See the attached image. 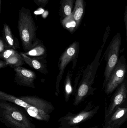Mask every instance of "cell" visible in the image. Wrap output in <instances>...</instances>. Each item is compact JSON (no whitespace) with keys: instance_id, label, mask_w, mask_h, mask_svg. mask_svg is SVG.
<instances>
[{"instance_id":"obj_18","label":"cell","mask_w":127,"mask_h":128,"mask_svg":"<svg viewBox=\"0 0 127 128\" xmlns=\"http://www.w3.org/2000/svg\"><path fill=\"white\" fill-rule=\"evenodd\" d=\"M76 0H61L59 13L60 18H63L71 14Z\"/></svg>"},{"instance_id":"obj_23","label":"cell","mask_w":127,"mask_h":128,"mask_svg":"<svg viewBox=\"0 0 127 128\" xmlns=\"http://www.w3.org/2000/svg\"><path fill=\"white\" fill-rule=\"evenodd\" d=\"M84 71V70H83V68H82V69L79 70L77 73V75H76L74 85V88H73V95H75V93L77 92L78 85L79 84V80L80 79L81 77L82 76V74H83Z\"/></svg>"},{"instance_id":"obj_31","label":"cell","mask_w":127,"mask_h":128,"mask_svg":"<svg viewBox=\"0 0 127 128\" xmlns=\"http://www.w3.org/2000/svg\"></svg>"},{"instance_id":"obj_9","label":"cell","mask_w":127,"mask_h":128,"mask_svg":"<svg viewBox=\"0 0 127 128\" xmlns=\"http://www.w3.org/2000/svg\"><path fill=\"white\" fill-rule=\"evenodd\" d=\"M126 101H127V77L116 89L110 100L109 106L105 108V119L110 116L118 106Z\"/></svg>"},{"instance_id":"obj_28","label":"cell","mask_w":127,"mask_h":128,"mask_svg":"<svg viewBox=\"0 0 127 128\" xmlns=\"http://www.w3.org/2000/svg\"><path fill=\"white\" fill-rule=\"evenodd\" d=\"M8 66L6 61L0 59V69L6 67Z\"/></svg>"},{"instance_id":"obj_10","label":"cell","mask_w":127,"mask_h":128,"mask_svg":"<svg viewBox=\"0 0 127 128\" xmlns=\"http://www.w3.org/2000/svg\"><path fill=\"white\" fill-rule=\"evenodd\" d=\"M15 82L18 85L34 88V81L37 78L35 72L21 66L14 68Z\"/></svg>"},{"instance_id":"obj_17","label":"cell","mask_w":127,"mask_h":128,"mask_svg":"<svg viewBox=\"0 0 127 128\" xmlns=\"http://www.w3.org/2000/svg\"><path fill=\"white\" fill-rule=\"evenodd\" d=\"M0 100L13 103L24 109L31 106L25 102L20 99L18 97H15L1 91H0Z\"/></svg>"},{"instance_id":"obj_21","label":"cell","mask_w":127,"mask_h":128,"mask_svg":"<svg viewBox=\"0 0 127 128\" xmlns=\"http://www.w3.org/2000/svg\"><path fill=\"white\" fill-rule=\"evenodd\" d=\"M4 61L6 62L8 66L13 68L21 66L25 64L20 53Z\"/></svg>"},{"instance_id":"obj_3","label":"cell","mask_w":127,"mask_h":128,"mask_svg":"<svg viewBox=\"0 0 127 128\" xmlns=\"http://www.w3.org/2000/svg\"><path fill=\"white\" fill-rule=\"evenodd\" d=\"M18 29L22 48L27 52L32 48L37 39V28L30 10L24 6L19 11Z\"/></svg>"},{"instance_id":"obj_7","label":"cell","mask_w":127,"mask_h":128,"mask_svg":"<svg viewBox=\"0 0 127 128\" xmlns=\"http://www.w3.org/2000/svg\"><path fill=\"white\" fill-rule=\"evenodd\" d=\"M127 77V64L125 55L119 58L105 86V92L107 94L112 93L124 82Z\"/></svg>"},{"instance_id":"obj_4","label":"cell","mask_w":127,"mask_h":128,"mask_svg":"<svg viewBox=\"0 0 127 128\" xmlns=\"http://www.w3.org/2000/svg\"><path fill=\"white\" fill-rule=\"evenodd\" d=\"M121 41V34L120 33H118L111 40L104 53V57H105L104 59L106 62V64L104 71L103 89L105 88L111 73L119 60Z\"/></svg>"},{"instance_id":"obj_13","label":"cell","mask_w":127,"mask_h":128,"mask_svg":"<svg viewBox=\"0 0 127 128\" xmlns=\"http://www.w3.org/2000/svg\"><path fill=\"white\" fill-rule=\"evenodd\" d=\"M28 56L35 58H46L47 50L42 40L37 38L32 48L28 52H24Z\"/></svg>"},{"instance_id":"obj_11","label":"cell","mask_w":127,"mask_h":128,"mask_svg":"<svg viewBox=\"0 0 127 128\" xmlns=\"http://www.w3.org/2000/svg\"><path fill=\"white\" fill-rule=\"evenodd\" d=\"M20 99L33 106L37 108L50 114L54 110V107L51 102L37 96H19Z\"/></svg>"},{"instance_id":"obj_24","label":"cell","mask_w":127,"mask_h":128,"mask_svg":"<svg viewBox=\"0 0 127 128\" xmlns=\"http://www.w3.org/2000/svg\"><path fill=\"white\" fill-rule=\"evenodd\" d=\"M110 26H108L107 27L106 29V32L104 33V35L103 39V42L102 44V46H101V48L103 49L104 47L105 46V44L107 40L109 35L110 33Z\"/></svg>"},{"instance_id":"obj_12","label":"cell","mask_w":127,"mask_h":128,"mask_svg":"<svg viewBox=\"0 0 127 128\" xmlns=\"http://www.w3.org/2000/svg\"><path fill=\"white\" fill-rule=\"evenodd\" d=\"M24 61L30 67L43 74H48L46 58H35L28 56L24 52H20Z\"/></svg>"},{"instance_id":"obj_2","label":"cell","mask_w":127,"mask_h":128,"mask_svg":"<svg viewBox=\"0 0 127 128\" xmlns=\"http://www.w3.org/2000/svg\"><path fill=\"white\" fill-rule=\"evenodd\" d=\"M0 121L8 128H36L22 110L4 101H0Z\"/></svg>"},{"instance_id":"obj_25","label":"cell","mask_w":127,"mask_h":128,"mask_svg":"<svg viewBox=\"0 0 127 128\" xmlns=\"http://www.w3.org/2000/svg\"><path fill=\"white\" fill-rule=\"evenodd\" d=\"M9 48H10L9 47L3 39L1 38L0 39V53H2L4 51Z\"/></svg>"},{"instance_id":"obj_32","label":"cell","mask_w":127,"mask_h":128,"mask_svg":"<svg viewBox=\"0 0 127 128\" xmlns=\"http://www.w3.org/2000/svg\"></svg>"},{"instance_id":"obj_6","label":"cell","mask_w":127,"mask_h":128,"mask_svg":"<svg viewBox=\"0 0 127 128\" xmlns=\"http://www.w3.org/2000/svg\"><path fill=\"white\" fill-rule=\"evenodd\" d=\"M92 102L88 103L84 110L77 114L69 112L65 116H62L58 120V123L61 127L69 128L77 126L78 124L86 122L94 117L97 112L100 106L94 108Z\"/></svg>"},{"instance_id":"obj_27","label":"cell","mask_w":127,"mask_h":128,"mask_svg":"<svg viewBox=\"0 0 127 128\" xmlns=\"http://www.w3.org/2000/svg\"><path fill=\"white\" fill-rule=\"evenodd\" d=\"M124 20L125 23V28H126V40L127 43V6L125 8V11L124 13Z\"/></svg>"},{"instance_id":"obj_16","label":"cell","mask_w":127,"mask_h":128,"mask_svg":"<svg viewBox=\"0 0 127 128\" xmlns=\"http://www.w3.org/2000/svg\"><path fill=\"white\" fill-rule=\"evenodd\" d=\"M25 110L30 116L37 120L47 122L50 118V114L35 107L31 106Z\"/></svg>"},{"instance_id":"obj_1","label":"cell","mask_w":127,"mask_h":128,"mask_svg":"<svg viewBox=\"0 0 127 128\" xmlns=\"http://www.w3.org/2000/svg\"><path fill=\"white\" fill-rule=\"evenodd\" d=\"M103 49H100L91 64L87 65L84 70L81 80L79 83L77 92L75 95L73 105L78 106L87 96L94 94L97 90L92 87L95 78L98 67L100 64V59L102 54Z\"/></svg>"},{"instance_id":"obj_26","label":"cell","mask_w":127,"mask_h":128,"mask_svg":"<svg viewBox=\"0 0 127 128\" xmlns=\"http://www.w3.org/2000/svg\"><path fill=\"white\" fill-rule=\"evenodd\" d=\"M33 0L37 6L45 7L48 4L49 0Z\"/></svg>"},{"instance_id":"obj_29","label":"cell","mask_w":127,"mask_h":128,"mask_svg":"<svg viewBox=\"0 0 127 128\" xmlns=\"http://www.w3.org/2000/svg\"><path fill=\"white\" fill-rule=\"evenodd\" d=\"M98 128V126H94V127H91V128ZM57 128H79L78 126H72V127H69V128H63V127L60 126V127Z\"/></svg>"},{"instance_id":"obj_19","label":"cell","mask_w":127,"mask_h":128,"mask_svg":"<svg viewBox=\"0 0 127 128\" xmlns=\"http://www.w3.org/2000/svg\"><path fill=\"white\" fill-rule=\"evenodd\" d=\"M60 22L63 27L71 34L75 32L78 28L77 22L74 18L72 14L66 16L63 18H60Z\"/></svg>"},{"instance_id":"obj_22","label":"cell","mask_w":127,"mask_h":128,"mask_svg":"<svg viewBox=\"0 0 127 128\" xmlns=\"http://www.w3.org/2000/svg\"><path fill=\"white\" fill-rule=\"evenodd\" d=\"M19 53L16 50L9 48L4 51L2 53H0V58L1 60H5L8 58L18 54Z\"/></svg>"},{"instance_id":"obj_14","label":"cell","mask_w":127,"mask_h":128,"mask_svg":"<svg viewBox=\"0 0 127 128\" xmlns=\"http://www.w3.org/2000/svg\"><path fill=\"white\" fill-rule=\"evenodd\" d=\"M3 38L10 48L16 50L19 47L18 39L14 36L9 26L6 23L4 24Z\"/></svg>"},{"instance_id":"obj_5","label":"cell","mask_w":127,"mask_h":128,"mask_svg":"<svg viewBox=\"0 0 127 128\" xmlns=\"http://www.w3.org/2000/svg\"><path fill=\"white\" fill-rule=\"evenodd\" d=\"M79 50V42L75 41L66 49L60 58L58 63L59 72L57 77L55 87V95L56 96H58L59 95L60 84L67 66L72 62V68L74 70L76 68Z\"/></svg>"},{"instance_id":"obj_20","label":"cell","mask_w":127,"mask_h":128,"mask_svg":"<svg viewBox=\"0 0 127 128\" xmlns=\"http://www.w3.org/2000/svg\"><path fill=\"white\" fill-rule=\"evenodd\" d=\"M73 76V73L69 70L67 73L64 82V97L66 102L69 100L70 96L73 95V88L72 84V80Z\"/></svg>"},{"instance_id":"obj_30","label":"cell","mask_w":127,"mask_h":128,"mask_svg":"<svg viewBox=\"0 0 127 128\" xmlns=\"http://www.w3.org/2000/svg\"><path fill=\"white\" fill-rule=\"evenodd\" d=\"M1 0H0V13L1 11Z\"/></svg>"},{"instance_id":"obj_8","label":"cell","mask_w":127,"mask_h":128,"mask_svg":"<svg viewBox=\"0 0 127 128\" xmlns=\"http://www.w3.org/2000/svg\"><path fill=\"white\" fill-rule=\"evenodd\" d=\"M127 122V101L119 105L109 117L105 119L103 128H119Z\"/></svg>"},{"instance_id":"obj_15","label":"cell","mask_w":127,"mask_h":128,"mask_svg":"<svg viewBox=\"0 0 127 128\" xmlns=\"http://www.w3.org/2000/svg\"><path fill=\"white\" fill-rule=\"evenodd\" d=\"M85 8V0H76L75 6L72 14L77 22L78 28L84 16Z\"/></svg>"}]
</instances>
